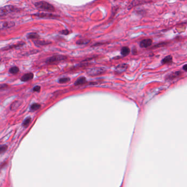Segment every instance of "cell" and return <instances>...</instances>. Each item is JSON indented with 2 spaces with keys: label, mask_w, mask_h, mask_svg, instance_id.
I'll use <instances>...</instances> for the list:
<instances>
[{
  "label": "cell",
  "mask_w": 187,
  "mask_h": 187,
  "mask_svg": "<svg viewBox=\"0 0 187 187\" xmlns=\"http://www.w3.org/2000/svg\"><path fill=\"white\" fill-rule=\"evenodd\" d=\"M35 7L38 9L44 10V11L53 12L55 11L54 7L50 3L45 1L37 2L35 4Z\"/></svg>",
  "instance_id": "1"
},
{
  "label": "cell",
  "mask_w": 187,
  "mask_h": 187,
  "mask_svg": "<svg viewBox=\"0 0 187 187\" xmlns=\"http://www.w3.org/2000/svg\"><path fill=\"white\" fill-rule=\"evenodd\" d=\"M106 69L103 67H96V68L89 69L87 70V73L88 75L89 76H95L102 75V74L104 73Z\"/></svg>",
  "instance_id": "2"
},
{
  "label": "cell",
  "mask_w": 187,
  "mask_h": 187,
  "mask_svg": "<svg viewBox=\"0 0 187 187\" xmlns=\"http://www.w3.org/2000/svg\"><path fill=\"white\" fill-rule=\"evenodd\" d=\"M18 9L13 6H6L0 8V17L5 16L12 12H15Z\"/></svg>",
  "instance_id": "3"
},
{
  "label": "cell",
  "mask_w": 187,
  "mask_h": 187,
  "mask_svg": "<svg viewBox=\"0 0 187 187\" xmlns=\"http://www.w3.org/2000/svg\"><path fill=\"white\" fill-rule=\"evenodd\" d=\"M67 59V57L63 55H56L48 58L46 60V63L49 64H54V63L64 61Z\"/></svg>",
  "instance_id": "4"
},
{
  "label": "cell",
  "mask_w": 187,
  "mask_h": 187,
  "mask_svg": "<svg viewBox=\"0 0 187 187\" xmlns=\"http://www.w3.org/2000/svg\"><path fill=\"white\" fill-rule=\"evenodd\" d=\"M128 64H121L117 65V66L116 67L115 71V73H116L117 74H121L123 73V72L126 71L127 69H128Z\"/></svg>",
  "instance_id": "5"
},
{
  "label": "cell",
  "mask_w": 187,
  "mask_h": 187,
  "mask_svg": "<svg viewBox=\"0 0 187 187\" xmlns=\"http://www.w3.org/2000/svg\"><path fill=\"white\" fill-rule=\"evenodd\" d=\"M153 43V40L150 38H148V39H144L142 41L140 42V47L141 48H147L151 46Z\"/></svg>",
  "instance_id": "6"
},
{
  "label": "cell",
  "mask_w": 187,
  "mask_h": 187,
  "mask_svg": "<svg viewBox=\"0 0 187 187\" xmlns=\"http://www.w3.org/2000/svg\"><path fill=\"white\" fill-rule=\"evenodd\" d=\"M15 25V23L13 22H5L1 23L0 24V30L8 29L13 27Z\"/></svg>",
  "instance_id": "7"
},
{
  "label": "cell",
  "mask_w": 187,
  "mask_h": 187,
  "mask_svg": "<svg viewBox=\"0 0 187 187\" xmlns=\"http://www.w3.org/2000/svg\"><path fill=\"white\" fill-rule=\"evenodd\" d=\"M34 15L36 17L42 18H47L55 19L56 18L58 17L57 15L52 14H47V13H37V14H34Z\"/></svg>",
  "instance_id": "8"
},
{
  "label": "cell",
  "mask_w": 187,
  "mask_h": 187,
  "mask_svg": "<svg viewBox=\"0 0 187 187\" xmlns=\"http://www.w3.org/2000/svg\"><path fill=\"white\" fill-rule=\"evenodd\" d=\"M33 77V74L31 73H28L24 75L23 76L21 77V81L23 82H26L28 81L32 80Z\"/></svg>",
  "instance_id": "9"
},
{
  "label": "cell",
  "mask_w": 187,
  "mask_h": 187,
  "mask_svg": "<svg viewBox=\"0 0 187 187\" xmlns=\"http://www.w3.org/2000/svg\"><path fill=\"white\" fill-rule=\"evenodd\" d=\"M147 0H133V1L132 2V3H131V5H130L129 8H132L134 6H138V5L140 4H142V3H144L147 2Z\"/></svg>",
  "instance_id": "10"
},
{
  "label": "cell",
  "mask_w": 187,
  "mask_h": 187,
  "mask_svg": "<svg viewBox=\"0 0 187 187\" xmlns=\"http://www.w3.org/2000/svg\"><path fill=\"white\" fill-rule=\"evenodd\" d=\"M181 74H182V73L181 71H176V72H174V73H172V74H170V75H168L166 77H167V79H170V80H172V79H175V78H176V77H179V76L181 75Z\"/></svg>",
  "instance_id": "11"
},
{
  "label": "cell",
  "mask_w": 187,
  "mask_h": 187,
  "mask_svg": "<svg viewBox=\"0 0 187 187\" xmlns=\"http://www.w3.org/2000/svg\"><path fill=\"white\" fill-rule=\"evenodd\" d=\"M34 43L37 46H46L51 43V42L44 40H36L34 41Z\"/></svg>",
  "instance_id": "12"
},
{
  "label": "cell",
  "mask_w": 187,
  "mask_h": 187,
  "mask_svg": "<svg viewBox=\"0 0 187 187\" xmlns=\"http://www.w3.org/2000/svg\"><path fill=\"white\" fill-rule=\"evenodd\" d=\"M172 62V57L171 56H167L162 60V63L163 64H170Z\"/></svg>",
  "instance_id": "13"
},
{
  "label": "cell",
  "mask_w": 187,
  "mask_h": 187,
  "mask_svg": "<svg viewBox=\"0 0 187 187\" xmlns=\"http://www.w3.org/2000/svg\"><path fill=\"white\" fill-rule=\"evenodd\" d=\"M130 53V49L129 47H123L122 48H121V55H122L123 56H126L128 55Z\"/></svg>",
  "instance_id": "14"
},
{
  "label": "cell",
  "mask_w": 187,
  "mask_h": 187,
  "mask_svg": "<svg viewBox=\"0 0 187 187\" xmlns=\"http://www.w3.org/2000/svg\"><path fill=\"white\" fill-rule=\"evenodd\" d=\"M86 82V79L84 77H81L80 78L77 79V80L76 81V82L75 83V85L76 86H78L80 85V84H84Z\"/></svg>",
  "instance_id": "15"
},
{
  "label": "cell",
  "mask_w": 187,
  "mask_h": 187,
  "mask_svg": "<svg viewBox=\"0 0 187 187\" xmlns=\"http://www.w3.org/2000/svg\"><path fill=\"white\" fill-rule=\"evenodd\" d=\"M91 40H87V39H84V40H79L78 41H77L76 43L77 45H87V44L89 43Z\"/></svg>",
  "instance_id": "16"
},
{
  "label": "cell",
  "mask_w": 187,
  "mask_h": 187,
  "mask_svg": "<svg viewBox=\"0 0 187 187\" xmlns=\"http://www.w3.org/2000/svg\"><path fill=\"white\" fill-rule=\"evenodd\" d=\"M41 105L38 103H34L30 107V110L31 111H36L39 109L41 108Z\"/></svg>",
  "instance_id": "17"
},
{
  "label": "cell",
  "mask_w": 187,
  "mask_h": 187,
  "mask_svg": "<svg viewBox=\"0 0 187 187\" xmlns=\"http://www.w3.org/2000/svg\"><path fill=\"white\" fill-rule=\"evenodd\" d=\"M20 103H19V102L18 101H15L14 102H13V103L11 105H10V108L12 110H15V109H17L18 107H19V105H20Z\"/></svg>",
  "instance_id": "18"
},
{
  "label": "cell",
  "mask_w": 187,
  "mask_h": 187,
  "mask_svg": "<svg viewBox=\"0 0 187 187\" xmlns=\"http://www.w3.org/2000/svg\"><path fill=\"white\" fill-rule=\"evenodd\" d=\"M19 71V68L17 66L12 67V68L9 69L10 73H11L12 74H16L18 73Z\"/></svg>",
  "instance_id": "19"
},
{
  "label": "cell",
  "mask_w": 187,
  "mask_h": 187,
  "mask_svg": "<svg viewBox=\"0 0 187 187\" xmlns=\"http://www.w3.org/2000/svg\"><path fill=\"white\" fill-rule=\"evenodd\" d=\"M28 37L30 39H37L39 37V35L36 33H31L28 35Z\"/></svg>",
  "instance_id": "20"
},
{
  "label": "cell",
  "mask_w": 187,
  "mask_h": 187,
  "mask_svg": "<svg viewBox=\"0 0 187 187\" xmlns=\"http://www.w3.org/2000/svg\"><path fill=\"white\" fill-rule=\"evenodd\" d=\"M31 121V119L30 117L26 118V119L24 120L23 124L24 127H27L30 125V123Z\"/></svg>",
  "instance_id": "21"
},
{
  "label": "cell",
  "mask_w": 187,
  "mask_h": 187,
  "mask_svg": "<svg viewBox=\"0 0 187 187\" xmlns=\"http://www.w3.org/2000/svg\"><path fill=\"white\" fill-rule=\"evenodd\" d=\"M70 79L69 77H63V78L60 79L59 80V82L60 84H65L69 81H70Z\"/></svg>",
  "instance_id": "22"
},
{
  "label": "cell",
  "mask_w": 187,
  "mask_h": 187,
  "mask_svg": "<svg viewBox=\"0 0 187 187\" xmlns=\"http://www.w3.org/2000/svg\"><path fill=\"white\" fill-rule=\"evenodd\" d=\"M8 149V146L7 145H3L0 146V154H2L5 152Z\"/></svg>",
  "instance_id": "23"
},
{
  "label": "cell",
  "mask_w": 187,
  "mask_h": 187,
  "mask_svg": "<svg viewBox=\"0 0 187 187\" xmlns=\"http://www.w3.org/2000/svg\"><path fill=\"white\" fill-rule=\"evenodd\" d=\"M23 43H18V44H16V45H13V46H10V47H7V49H9V48H16V47H20V46H23Z\"/></svg>",
  "instance_id": "24"
},
{
  "label": "cell",
  "mask_w": 187,
  "mask_h": 187,
  "mask_svg": "<svg viewBox=\"0 0 187 187\" xmlns=\"http://www.w3.org/2000/svg\"><path fill=\"white\" fill-rule=\"evenodd\" d=\"M9 87V86L7 84H0V90L1 89H6L7 88H8Z\"/></svg>",
  "instance_id": "25"
},
{
  "label": "cell",
  "mask_w": 187,
  "mask_h": 187,
  "mask_svg": "<svg viewBox=\"0 0 187 187\" xmlns=\"http://www.w3.org/2000/svg\"><path fill=\"white\" fill-rule=\"evenodd\" d=\"M41 89V87L39 86H36L35 87H33V92H39Z\"/></svg>",
  "instance_id": "26"
},
{
  "label": "cell",
  "mask_w": 187,
  "mask_h": 187,
  "mask_svg": "<svg viewBox=\"0 0 187 187\" xmlns=\"http://www.w3.org/2000/svg\"><path fill=\"white\" fill-rule=\"evenodd\" d=\"M60 33H61V34L63 35H68L69 33V31L68 30H63V31H61Z\"/></svg>",
  "instance_id": "27"
},
{
  "label": "cell",
  "mask_w": 187,
  "mask_h": 187,
  "mask_svg": "<svg viewBox=\"0 0 187 187\" xmlns=\"http://www.w3.org/2000/svg\"><path fill=\"white\" fill-rule=\"evenodd\" d=\"M183 69L185 71H187V64H185L184 66H183Z\"/></svg>",
  "instance_id": "28"
},
{
  "label": "cell",
  "mask_w": 187,
  "mask_h": 187,
  "mask_svg": "<svg viewBox=\"0 0 187 187\" xmlns=\"http://www.w3.org/2000/svg\"><path fill=\"white\" fill-rule=\"evenodd\" d=\"M132 53H133V54H136L137 53V49L136 48H133V51H132Z\"/></svg>",
  "instance_id": "29"
}]
</instances>
